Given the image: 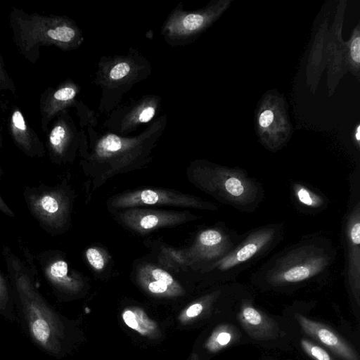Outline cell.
Masks as SVG:
<instances>
[{
	"label": "cell",
	"mask_w": 360,
	"mask_h": 360,
	"mask_svg": "<svg viewBox=\"0 0 360 360\" xmlns=\"http://www.w3.org/2000/svg\"><path fill=\"white\" fill-rule=\"evenodd\" d=\"M349 56L354 66L358 68L360 62V38L358 31L352 35L349 41Z\"/></svg>",
	"instance_id": "4316f807"
},
{
	"label": "cell",
	"mask_w": 360,
	"mask_h": 360,
	"mask_svg": "<svg viewBox=\"0 0 360 360\" xmlns=\"http://www.w3.org/2000/svg\"><path fill=\"white\" fill-rule=\"evenodd\" d=\"M6 123L9 134L20 150L31 158L45 155L46 150L44 143L30 125L18 106H12Z\"/></svg>",
	"instance_id": "8fae6325"
},
{
	"label": "cell",
	"mask_w": 360,
	"mask_h": 360,
	"mask_svg": "<svg viewBox=\"0 0 360 360\" xmlns=\"http://www.w3.org/2000/svg\"><path fill=\"white\" fill-rule=\"evenodd\" d=\"M8 24L13 41L19 53L31 63H36L42 46L64 49L75 41L77 32L65 18L53 15L27 13L12 7Z\"/></svg>",
	"instance_id": "3957f363"
},
{
	"label": "cell",
	"mask_w": 360,
	"mask_h": 360,
	"mask_svg": "<svg viewBox=\"0 0 360 360\" xmlns=\"http://www.w3.org/2000/svg\"><path fill=\"white\" fill-rule=\"evenodd\" d=\"M2 91H8L17 96L15 84L9 76L4 59L0 54V94Z\"/></svg>",
	"instance_id": "cb8c5ba5"
},
{
	"label": "cell",
	"mask_w": 360,
	"mask_h": 360,
	"mask_svg": "<svg viewBox=\"0 0 360 360\" xmlns=\"http://www.w3.org/2000/svg\"><path fill=\"white\" fill-rule=\"evenodd\" d=\"M206 18L202 15L191 13L187 15L183 20L182 24L185 30L189 31L195 30L202 26Z\"/></svg>",
	"instance_id": "484cf974"
},
{
	"label": "cell",
	"mask_w": 360,
	"mask_h": 360,
	"mask_svg": "<svg viewBox=\"0 0 360 360\" xmlns=\"http://www.w3.org/2000/svg\"><path fill=\"white\" fill-rule=\"evenodd\" d=\"M130 70V66L127 63L122 62L115 65L110 72L112 79L117 80L124 77Z\"/></svg>",
	"instance_id": "83f0119b"
},
{
	"label": "cell",
	"mask_w": 360,
	"mask_h": 360,
	"mask_svg": "<svg viewBox=\"0 0 360 360\" xmlns=\"http://www.w3.org/2000/svg\"><path fill=\"white\" fill-rule=\"evenodd\" d=\"M3 146V136L1 134V132L0 131V148H1ZM4 175V170L2 169L1 165H0V180L2 179V176Z\"/></svg>",
	"instance_id": "d6a6232c"
},
{
	"label": "cell",
	"mask_w": 360,
	"mask_h": 360,
	"mask_svg": "<svg viewBox=\"0 0 360 360\" xmlns=\"http://www.w3.org/2000/svg\"><path fill=\"white\" fill-rule=\"evenodd\" d=\"M240 338V333L233 325L226 323L219 326L212 334L207 347L212 352H217L236 342Z\"/></svg>",
	"instance_id": "ac0fdd59"
},
{
	"label": "cell",
	"mask_w": 360,
	"mask_h": 360,
	"mask_svg": "<svg viewBox=\"0 0 360 360\" xmlns=\"http://www.w3.org/2000/svg\"><path fill=\"white\" fill-rule=\"evenodd\" d=\"M86 257L90 265L96 270H101L105 266L103 255L96 248H90L86 251Z\"/></svg>",
	"instance_id": "d4e9b609"
},
{
	"label": "cell",
	"mask_w": 360,
	"mask_h": 360,
	"mask_svg": "<svg viewBox=\"0 0 360 360\" xmlns=\"http://www.w3.org/2000/svg\"><path fill=\"white\" fill-rule=\"evenodd\" d=\"M295 319L302 330L308 336L342 360H360L356 349L329 326L313 321L301 314H295Z\"/></svg>",
	"instance_id": "30bf717a"
},
{
	"label": "cell",
	"mask_w": 360,
	"mask_h": 360,
	"mask_svg": "<svg viewBox=\"0 0 360 360\" xmlns=\"http://www.w3.org/2000/svg\"><path fill=\"white\" fill-rule=\"evenodd\" d=\"M195 179L202 190L241 212L255 210L264 197L261 185L237 168L207 167L198 172Z\"/></svg>",
	"instance_id": "277c9868"
},
{
	"label": "cell",
	"mask_w": 360,
	"mask_h": 360,
	"mask_svg": "<svg viewBox=\"0 0 360 360\" xmlns=\"http://www.w3.org/2000/svg\"><path fill=\"white\" fill-rule=\"evenodd\" d=\"M138 279L153 294H167L179 288L178 283L167 271L150 264L139 268Z\"/></svg>",
	"instance_id": "2e32d148"
},
{
	"label": "cell",
	"mask_w": 360,
	"mask_h": 360,
	"mask_svg": "<svg viewBox=\"0 0 360 360\" xmlns=\"http://www.w3.org/2000/svg\"><path fill=\"white\" fill-rule=\"evenodd\" d=\"M125 324L142 335H149L157 328L155 322L151 320L143 310L139 308L126 309L122 314Z\"/></svg>",
	"instance_id": "e0dca14e"
},
{
	"label": "cell",
	"mask_w": 360,
	"mask_h": 360,
	"mask_svg": "<svg viewBox=\"0 0 360 360\" xmlns=\"http://www.w3.org/2000/svg\"><path fill=\"white\" fill-rule=\"evenodd\" d=\"M278 111L270 107H264L261 110L258 116L259 129L262 134H271L272 129L281 126L282 120L281 113H277Z\"/></svg>",
	"instance_id": "44dd1931"
},
{
	"label": "cell",
	"mask_w": 360,
	"mask_h": 360,
	"mask_svg": "<svg viewBox=\"0 0 360 360\" xmlns=\"http://www.w3.org/2000/svg\"><path fill=\"white\" fill-rule=\"evenodd\" d=\"M204 309L201 302H197L191 305L186 310V315L190 318H194L200 315Z\"/></svg>",
	"instance_id": "f1b7e54d"
},
{
	"label": "cell",
	"mask_w": 360,
	"mask_h": 360,
	"mask_svg": "<svg viewBox=\"0 0 360 360\" xmlns=\"http://www.w3.org/2000/svg\"><path fill=\"white\" fill-rule=\"evenodd\" d=\"M282 227L271 224L257 228L242 237L224 257L211 264L219 273H236L270 251L281 238Z\"/></svg>",
	"instance_id": "8992f818"
},
{
	"label": "cell",
	"mask_w": 360,
	"mask_h": 360,
	"mask_svg": "<svg viewBox=\"0 0 360 360\" xmlns=\"http://www.w3.org/2000/svg\"><path fill=\"white\" fill-rule=\"evenodd\" d=\"M238 321L243 330L252 339L269 340L280 334L278 323L271 317L255 308L249 300H244L238 313Z\"/></svg>",
	"instance_id": "4fadbf2b"
},
{
	"label": "cell",
	"mask_w": 360,
	"mask_h": 360,
	"mask_svg": "<svg viewBox=\"0 0 360 360\" xmlns=\"http://www.w3.org/2000/svg\"><path fill=\"white\" fill-rule=\"evenodd\" d=\"M120 217L126 226L142 233L188 219V216L181 213L134 208L123 212Z\"/></svg>",
	"instance_id": "7c38bea8"
},
{
	"label": "cell",
	"mask_w": 360,
	"mask_h": 360,
	"mask_svg": "<svg viewBox=\"0 0 360 360\" xmlns=\"http://www.w3.org/2000/svg\"><path fill=\"white\" fill-rule=\"evenodd\" d=\"M354 138H355L356 141L359 146V141H360V126L359 124L357 125L356 130L354 131Z\"/></svg>",
	"instance_id": "1f68e13d"
},
{
	"label": "cell",
	"mask_w": 360,
	"mask_h": 360,
	"mask_svg": "<svg viewBox=\"0 0 360 360\" xmlns=\"http://www.w3.org/2000/svg\"><path fill=\"white\" fill-rule=\"evenodd\" d=\"M23 198L30 213L47 233L58 235L67 229L72 200L65 186H26Z\"/></svg>",
	"instance_id": "5b68a950"
},
{
	"label": "cell",
	"mask_w": 360,
	"mask_h": 360,
	"mask_svg": "<svg viewBox=\"0 0 360 360\" xmlns=\"http://www.w3.org/2000/svg\"><path fill=\"white\" fill-rule=\"evenodd\" d=\"M292 193L298 205L309 210H320L326 205V200L321 194L315 193L313 189L304 184H294Z\"/></svg>",
	"instance_id": "ffe728a7"
},
{
	"label": "cell",
	"mask_w": 360,
	"mask_h": 360,
	"mask_svg": "<svg viewBox=\"0 0 360 360\" xmlns=\"http://www.w3.org/2000/svg\"><path fill=\"white\" fill-rule=\"evenodd\" d=\"M173 205L215 210L216 206L201 199L163 189H141L127 192L115 197L111 205L130 207L141 205Z\"/></svg>",
	"instance_id": "ba28073f"
},
{
	"label": "cell",
	"mask_w": 360,
	"mask_h": 360,
	"mask_svg": "<svg viewBox=\"0 0 360 360\" xmlns=\"http://www.w3.org/2000/svg\"><path fill=\"white\" fill-rule=\"evenodd\" d=\"M155 109L153 107H147L139 115V120L141 122H149L155 115Z\"/></svg>",
	"instance_id": "f546056e"
},
{
	"label": "cell",
	"mask_w": 360,
	"mask_h": 360,
	"mask_svg": "<svg viewBox=\"0 0 360 360\" xmlns=\"http://www.w3.org/2000/svg\"><path fill=\"white\" fill-rule=\"evenodd\" d=\"M0 316L12 323H20L8 278H6L1 271Z\"/></svg>",
	"instance_id": "d6986e66"
},
{
	"label": "cell",
	"mask_w": 360,
	"mask_h": 360,
	"mask_svg": "<svg viewBox=\"0 0 360 360\" xmlns=\"http://www.w3.org/2000/svg\"><path fill=\"white\" fill-rule=\"evenodd\" d=\"M98 148L101 154L112 153L122 149V142L119 136L115 134H109L102 139Z\"/></svg>",
	"instance_id": "603a6c76"
},
{
	"label": "cell",
	"mask_w": 360,
	"mask_h": 360,
	"mask_svg": "<svg viewBox=\"0 0 360 360\" xmlns=\"http://www.w3.org/2000/svg\"><path fill=\"white\" fill-rule=\"evenodd\" d=\"M0 211L3 212L4 214L7 215L10 217H14L15 214L13 211L8 207L7 203L5 202L4 198L1 197L0 194Z\"/></svg>",
	"instance_id": "4dcf8cb0"
},
{
	"label": "cell",
	"mask_w": 360,
	"mask_h": 360,
	"mask_svg": "<svg viewBox=\"0 0 360 360\" xmlns=\"http://www.w3.org/2000/svg\"><path fill=\"white\" fill-rule=\"evenodd\" d=\"M335 258V251L326 239H306L275 255L259 274L274 287L298 284L326 273Z\"/></svg>",
	"instance_id": "7a4b0ae2"
},
{
	"label": "cell",
	"mask_w": 360,
	"mask_h": 360,
	"mask_svg": "<svg viewBox=\"0 0 360 360\" xmlns=\"http://www.w3.org/2000/svg\"><path fill=\"white\" fill-rule=\"evenodd\" d=\"M46 132L45 147L51 160L56 164L64 162L67 159L68 146L72 139L66 121L59 116Z\"/></svg>",
	"instance_id": "9a60e30c"
},
{
	"label": "cell",
	"mask_w": 360,
	"mask_h": 360,
	"mask_svg": "<svg viewBox=\"0 0 360 360\" xmlns=\"http://www.w3.org/2000/svg\"><path fill=\"white\" fill-rule=\"evenodd\" d=\"M77 94L76 89L70 84H63L56 88L49 87L44 90L39 99L41 115V127L46 132L51 120Z\"/></svg>",
	"instance_id": "5bb4252c"
},
{
	"label": "cell",
	"mask_w": 360,
	"mask_h": 360,
	"mask_svg": "<svg viewBox=\"0 0 360 360\" xmlns=\"http://www.w3.org/2000/svg\"><path fill=\"white\" fill-rule=\"evenodd\" d=\"M349 210L345 218L343 243L345 274L349 289L356 304H360V196L352 194Z\"/></svg>",
	"instance_id": "52a82bcc"
},
{
	"label": "cell",
	"mask_w": 360,
	"mask_h": 360,
	"mask_svg": "<svg viewBox=\"0 0 360 360\" xmlns=\"http://www.w3.org/2000/svg\"><path fill=\"white\" fill-rule=\"evenodd\" d=\"M20 245L25 260L8 246L2 250L19 322L39 349L56 356L62 349L61 321L37 288V269L32 255Z\"/></svg>",
	"instance_id": "6da1fadb"
},
{
	"label": "cell",
	"mask_w": 360,
	"mask_h": 360,
	"mask_svg": "<svg viewBox=\"0 0 360 360\" xmlns=\"http://www.w3.org/2000/svg\"><path fill=\"white\" fill-rule=\"evenodd\" d=\"M300 345L304 352L313 360H336L323 347L307 339H302Z\"/></svg>",
	"instance_id": "7402d4cb"
},
{
	"label": "cell",
	"mask_w": 360,
	"mask_h": 360,
	"mask_svg": "<svg viewBox=\"0 0 360 360\" xmlns=\"http://www.w3.org/2000/svg\"><path fill=\"white\" fill-rule=\"evenodd\" d=\"M37 260L44 278L55 292L65 294L78 290L81 281L61 253L44 250L37 256Z\"/></svg>",
	"instance_id": "9c48e42d"
}]
</instances>
